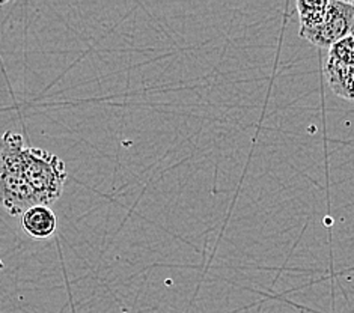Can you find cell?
I'll list each match as a JSON object with an SVG mask.
<instances>
[{"label": "cell", "instance_id": "1", "mask_svg": "<svg viewBox=\"0 0 354 313\" xmlns=\"http://www.w3.org/2000/svg\"><path fill=\"white\" fill-rule=\"evenodd\" d=\"M66 172L57 155L24 145L21 134L0 137V207L20 217L32 207L52 205L62 196Z\"/></svg>", "mask_w": 354, "mask_h": 313}, {"label": "cell", "instance_id": "2", "mask_svg": "<svg viewBox=\"0 0 354 313\" xmlns=\"http://www.w3.org/2000/svg\"><path fill=\"white\" fill-rule=\"evenodd\" d=\"M354 29V2L344 0H327L323 21L315 29L300 33L303 39L309 41L318 48H330L335 42L353 35Z\"/></svg>", "mask_w": 354, "mask_h": 313}, {"label": "cell", "instance_id": "3", "mask_svg": "<svg viewBox=\"0 0 354 313\" xmlns=\"http://www.w3.org/2000/svg\"><path fill=\"white\" fill-rule=\"evenodd\" d=\"M20 218L23 231L32 238L44 240L56 232L57 218L52 208L47 205L32 207Z\"/></svg>", "mask_w": 354, "mask_h": 313}, {"label": "cell", "instance_id": "4", "mask_svg": "<svg viewBox=\"0 0 354 313\" xmlns=\"http://www.w3.org/2000/svg\"><path fill=\"white\" fill-rule=\"evenodd\" d=\"M327 86L335 95L354 103V66L339 68V66L324 65Z\"/></svg>", "mask_w": 354, "mask_h": 313}, {"label": "cell", "instance_id": "5", "mask_svg": "<svg viewBox=\"0 0 354 313\" xmlns=\"http://www.w3.org/2000/svg\"><path fill=\"white\" fill-rule=\"evenodd\" d=\"M296 6L300 17V33H303L315 29L318 24L323 21L327 8V0H317V2L297 0Z\"/></svg>", "mask_w": 354, "mask_h": 313}, {"label": "cell", "instance_id": "6", "mask_svg": "<svg viewBox=\"0 0 354 313\" xmlns=\"http://www.w3.org/2000/svg\"><path fill=\"white\" fill-rule=\"evenodd\" d=\"M327 65L339 66V68H350L354 66V37L348 35L328 48Z\"/></svg>", "mask_w": 354, "mask_h": 313}, {"label": "cell", "instance_id": "7", "mask_svg": "<svg viewBox=\"0 0 354 313\" xmlns=\"http://www.w3.org/2000/svg\"><path fill=\"white\" fill-rule=\"evenodd\" d=\"M353 37H354V29H353Z\"/></svg>", "mask_w": 354, "mask_h": 313}]
</instances>
